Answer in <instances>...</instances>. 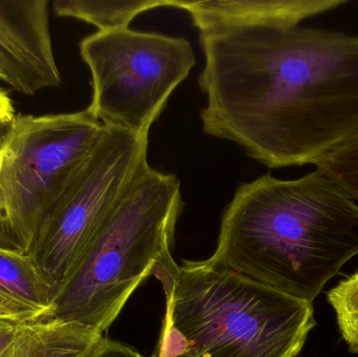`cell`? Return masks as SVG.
I'll list each match as a JSON object with an SVG mask.
<instances>
[{
    "mask_svg": "<svg viewBox=\"0 0 358 357\" xmlns=\"http://www.w3.org/2000/svg\"><path fill=\"white\" fill-rule=\"evenodd\" d=\"M344 0H206L173 1L191 15L199 31L222 27H299L302 21L344 6Z\"/></svg>",
    "mask_w": 358,
    "mask_h": 357,
    "instance_id": "9",
    "label": "cell"
},
{
    "mask_svg": "<svg viewBox=\"0 0 358 357\" xmlns=\"http://www.w3.org/2000/svg\"><path fill=\"white\" fill-rule=\"evenodd\" d=\"M17 325L10 322L0 321V356L12 342L16 333Z\"/></svg>",
    "mask_w": 358,
    "mask_h": 357,
    "instance_id": "17",
    "label": "cell"
},
{
    "mask_svg": "<svg viewBox=\"0 0 358 357\" xmlns=\"http://www.w3.org/2000/svg\"><path fill=\"white\" fill-rule=\"evenodd\" d=\"M174 0H134V1H92V0H55L54 12L98 27L99 31L127 29L142 13L159 6H173Z\"/></svg>",
    "mask_w": 358,
    "mask_h": 357,
    "instance_id": "12",
    "label": "cell"
},
{
    "mask_svg": "<svg viewBox=\"0 0 358 357\" xmlns=\"http://www.w3.org/2000/svg\"><path fill=\"white\" fill-rule=\"evenodd\" d=\"M358 255V203L317 169L298 180L267 173L236 190L210 263L313 303Z\"/></svg>",
    "mask_w": 358,
    "mask_h": 357,
    "instance_id": "2",
    "label": "cell"
},
{
    "mask_svg": "<svg viewBox=\"0 0 358 357\" xmlns=\"http://www.w3.org/2000/svg\"><path fill=\"white\" fill-rule=\"evenodd\" d=\"M199 33L204 133L271 169L315 165L358 134V36L302 27Z\"/></svg>",
    "mask_w": 358,
    "mask_h": 357,
    "instance_id": "1",
    "label": "cell"
},
{
    "mask_svg": "<svg viewBox=\"0 0 358 357\" xmlns=\"http://www.w3.org/2000/svg\"><path fill=\"white\" fill-rule=\"evenodd\" d=\"M16 117L12 100L8 94L0 88V129L12 123Z\"/></svg>",
    "mask_w": 358,
    "mask_h": 357,
    "instance_id": "16",
    "label": "cell"
},
{
    "mask_svg": "<svg viewBox=\"0 0 358 357\" xmlns=\"http://www.w3.org/2000/svg\"><path fill=\"white\" fill-rule=\"evenodd\" d=\"M104 130L87 109L17 115L0 129V249L31 254L42 224Z\"/></svg>",
    "mask_w": 358,
    "mask_h": 357,
    "instance_id": "5",
    "label": "cell"
},
{
    "mask_svg": "<svg viewBox=\"0 0 358 357\" xmlns=\"http://www.w3.org/2000/svg\"><path fill=\"white\" fill-rule=\"evenodd\" d=\"M0 81L25 96L60 86L48 0H0Z\"/></svg>",
    "mask_w": 358,
    "mask_h": 357,
    "instance_id": "8",
    "label": "cell"
},
{
    "mask_svg": "<svg viewBox=\"0 0 358 357\" xmlns=\"http://www.w3.org/2000/svg\"><path fill=\"white\" fill-rule=\"evenodd\" d=\"M102 340L94 327L52 316L17 325L0 357H92Z\"/></svg>",
    "mask_w": 358,
    "mask_h": 357,
    "instance_id": "11",
    "label": "cell"
},
{
    "mask_svg": "<svg viewBox=\"0 0 358 357\" xmlns=\"http://www.w3.org/2000/svg\"><path fill=\"white\" fill-rule=\"evenodd\" d=\"M92 357H145L134 348L103 337ZM152 357H155L153 356Z\"/></svg>",
    "mask_w": 358,
    "mask_h": 357,
    "instance_id": "15",
    "label": "cell"
},
{
    "mask_svg": "<svg viewBox=\"0 0 358 357\" xmlns=\"http://www.w3.org/2000/svg\"><path fill=\"white\" fill-rule=\"evenodd\" d=\"M181 210L178 176L147 163L96 231L55 316L108 329L138 287L173 261Z\"/></svg>",
    "mask_w": 358,
    "mask_h": 357,
    "instance_id": "4",
    "label": "cell"
},
{
    "mask_svg": "<svg viewBox=\"0 0 358 357\" xmlns=\"http://www.w3.org/2000/svg\"><path fill=\"white\" fill-rule=\"evenodd\" d=\"M149 136L105 127L38 233L33 254L59 296L109 212L148 163Z\"/></svg>",
    "mask_w": 358,
    "mask_h": 357,
    "instance_id": "7",
    "label": "cell"
},
{
    "mask_svg": "<svg viewBox=\"0 0 358 357\" xmlns=\"http://www.w3.org/2000/svg\"><path fill=\"white\" fill-rule=\"evenodd\" d=\"M155 277L166 295L155 357H296L317 325L310 302L208 260Z\"/></svg>",
    "mask_w": 358,
    "mask_h": 357,
    "instance_id": "3",
    "label": "cell"
},
{
    "mask_svg": "<svg viewBox=\"0 0 358 357\" xmlns=\"http://www.w3.org/2000/svg\"><path fill=\"white\" fill-rule=\"evenodd\" d=\"M80 54L92 73L87 110L105 127L136 136L149 130L196 63L182 37L129 29L98 31L82 40Z\"/></svg>",
    "mask_w": 358,
    "mask_h": 357,
    "instance_id": "6",
    "label": "cell"
},
{
    "mask_svg": "<svg viewBox=\"0 0 358 357\" xmlns=\"http://www.w3.org/2000/svg\"><path fill=\"white\" fill-rule=\"evenodd\" d=\"M358 201V134L315 163Z\"/></svg>",
    "mask_w": 358,
    "mask_h": 357,
    "instance_id": "14",
    "label": "cell"
},
{
    "mask_svg": "<svg viewBox=\"0 0 358 357\" xmlns=\"http://www.w3.org/2000/svg\"><path fill=\"white\" fill-rule=\"evenodd\" d=\"M58 291L33 254L0 249V321L25 324L55 316Z\"/></svg>",
    "mask_w": 358,
    "mask_h": 357,
    "instance_id": "10",
    "label": "cell"
},
{
    "mask_svg": "<svg viewBox=\"0 0 358 357\" xmlns=\"http://www.w3.org/2000/svg\"><path fill=\"white\" fill-rule=\"evenodd\" d=\"M327 299L336 312L343 339L349 350L358 354V272L330 289Z\"/></svg>",
    "mask_w": 358,
    "mask_h": 357,
    "instance_id": "13",
    "label": "cell"
}]
</instances>
